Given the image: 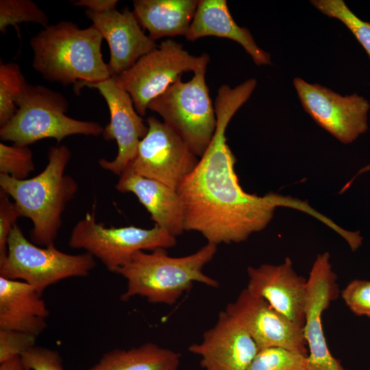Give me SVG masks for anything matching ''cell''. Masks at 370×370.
Instances as JSON below:
<instances>
[{
  "label": "cell",
  "mask_w": 370,
  "mask_h": 370,
  "mask_svg": "<svg viewBox=\"0 0 370 370\" xmlns=\"http://www.w3.org/2000/svg\"><path fill=\"white\" fill-rule=\"evenodd\" d=\"M256 84L252 78L234 88L227 84L219 87L214 105L217 127L212 139L177 189L184 207L185 231L197 232L217 245L241 243L264 230L278 206L322 217L305 201L272 193L249 194L238 182L234 170L236 159L227 144L225 130Z\"/></svg>",
  "instance_id": "obj_1"
},
{
  "label": "cell",
  "mask_w": 370,
  "mask_h": 370,
  "mask_svg": "<svg viewBox=\"0 0 370 370\" xmlns=\"http://www.w3.org/2000/svg\"><path fill=\"white\" fill-rule=\"evenodd\" d=\"M103 39L92 25L81 29L66 21L49 25L29 41L33 67L46 80L72 84L79 95L87 84L111 77L101 54Z\"/></svg>",
  "instance_id": "obj_2"
},
{
  "label": "cell",
  "mask_w": 370,
  "mask_h": 370,
  "mask_svg": "<svg viewBox=\"0 0 370 370\" xmlns=\"http://www.w3.org/2000/svg\"><path fill=\"white\" fill-rule=\"evenodd\" d=\"M44 170L30 179L18 180L0 173L1 190L10 197L21 216L31 220V241L45 247L54 245L62 215L78 185L64 172L71 157L64 145L51 147Z\"/></svg>",
  "instance_id": "obj_3"
},
{
  "label": "cell",
  "mask_w": 370,
  "mask_h": 370,
  "mask_svg": "<svg viewBox=\"0 0 370 370\" xmlns=\"http://www.w3.org/2000/svg\"><path fill=\"white\" fill-rule=\"evenodd\" d=\"M217 249V245L207 243L197 251L182 257L170 256L164 248L136 252L116 272L127 280L121 299L126 301L140 296L151 303L173 305L195 282L217 288L219 282L203 271Z\"/></svg>",
  "instance_id": "obj_4"
},
{
  "label": "cell",
  "mask_w": 370,
  "mask_h": 370,
  "mask_svg": "<svg viewBox=\"0 0 370 370\" xmlns=\"http://www.w3.org/2000/svg\"><path fill=\"white\" fill-rule=\"evenodd\" d=\"M17 112L1 127V139L25 147L53 138L59 143L75 134L97 136L103 127L98 123L79 121L65 114L69 103L58 92L41 85L27 84L16 101Z\"/></svg>",
  "instance_id": "obj_5"
},
{
  "label": "cell",
  "mask_w": 370,
  "mask_h": 370,
  "mask_svg": "<svg viewBox=\"0 0 370 370\" xmlns=\"http://www.w3.org/2000/svg\"><path fill=\"white\" fill-rule=\"evenodd\" d=\"M206 69L200 68L186 82L179 77L148 106L197 157L208 148L217 127L214 106L206 82Z\"/></svg>",
  "instance_id": "obj_6"
},
{
  "label": "cell",
  "mask_w": 370,
  "mask_h": 370,
  "mask_svg": "<svg viewBox=\"0 0 370 370\" xmlns=\"http://www.w3.org/2000/svg\"><path fill=\"white\" fill-rule=\"evenodd\" d=\"M96 266L85 252L69 254L51 245L40 247L30 242L16 224L8 241L6 256L0 260V276L25 282L42 294L48 286L72 277H84Z\"/></svg>",
  "instance_id": "obj_7"
},
{
  "label": "cell",
  "mask_w": 370,
  "mask_h": 370,
  "mask_svg": "<svg viewBox=\"0 0 370 370\" xmlns=\"http://www.w3.org/2000/svg\"><path fill=\"white\" fill-rule=\"evenodd\" d=\"M176 243V237L156 225L151 229L133 225L105 227L97 221L94 207L73 227L69 245L84 249L109 271L116 272L138 251L170 248Z\"/></svg>",
  "instance_id": "obj_8"
},
{
  "label": "cell",
  "mask_w": 370,
  "mask_h": 370,
  "mask_svg": "<svg viewBox=\"0 0 370 370\" xmlns=\"http://www.w3.org/2000/svg\"><path fill=\"white\" fill-rule=\"evenodd\" d=\"M210 57L190 54L183 45L167 39L141 57L132 67L113 77L131 96L138 114L144 116L149 103L162 93L183 73L207 66Z\"/></svg>",
  "instance_id": "obj_9"
},
{
  "label": "cell",
  "mask_w": 370,
  "mask_h": 370,
  "mask_svg": "<svg viewBox=\"0 0 370 370\" xmlns=\"http://www.w3.org/2000/svg\"><path fill=\"white\" fill-rule=\"evenodd\" d=\"M148 131L127 166L136 173L176 190L199 162L184 141L156 117L146 120Z\"/></svg>",
  "instance_id": "obj_10"
},
{
  "label": "cell",
  "mask_w": 370,
  "mask_h": 370,
  "mask_svg": "<svg viewBox=\"0 0 370 370\" xmlns=\"http://www.w3.org/2000/svg\"><path fill=\"white\" fill-rule=\"evenodd\" d=\"M304 110L323 129L343 144H349L368 130L369 102L354 93L343 96L300 77L293 79Z\"/></svg>",
  "instance_id": "obj_11"
},
{
  "label": "cell",
  "mask_w": 370,
  "mask_h": 370,
  "mask_svg": "<svg viewBox=\"0 0 370 370\" xmlns=\"http://www.w3.org/2000/svg\"><path fill=\"white\" fill-rule=\"evenodd\" d=\"M337 276L329 252L318 254L307 279L304 334L309 354V370H349L330 352L322 325V314L339 295Z\"/></svg>",
  "instance_id": "obj_12"
},
{
  "label": "cell",
  "mask_w": 370,
  "mask_h": 370,
  "mask_svg": "<svg viewBox=\"0 0 370 370\" xmlns=\"http://www.w3.org/2000/svg\"><path fill=\"white\" fill-rule=\"evenodd\" d=\"M237 319L259 350L280 347L305 356L308 346L301 327L273 308L264 299L243 289L225 310Z\"/></svg>",
  "instance_id": "obj_13"
},
{
  "label": "cell",
  "mask_w": 370,
  "mask_h": 370,
  "mask_svg": "<svg viewBox=\"0 0 370 370\" xmlns=\"http://www.w3.org/2000/svg\"><path fill=\"white\" fill-rule=\"evenodd\" d=\"M97 88L105 99L110 115V123L103 128L105 140H115L118 146L117 155L111 161L101 158L100 166L115 175H121L135 158L141 139L147 133L148 126L136 112L133 100L113 77L87 84Z\"/></svg>",
  "instance_id": "obj_14"
},
{
  "label": "cell",
  "mask_w": 370,
  "mask_h": 370,
  "mask_svg": "<svg viewBox=\"0 0 370 370\" xmlns=\"http://www.w3.org/2000/svg\"><path fill=\"white\" fill-rule=\"evenodd\" d=\"M188 351L201 357L205 370H247L259 349L241 323L223 310L202 341L190 345Z\"/></svg>",
  "instance_id": "obj_15"
},
{
  "label": "cell",
  "mask_w": 370,
  "mask_h": 370,
  "mask_svg": "<svg viewBox=\"0 0 370 370\" xmlns=\"http://www.w3.org/2000/svg\"><path fill=\"white\" fill-rule=\"evenodd\" d=\"M248 284L251 293L264 299L273 308L297 325L304 327L307 280L299 275L288 257L280 264L248 267Z\"/></svg>",
  "instance_id": "obj_16"
},
{
  "label": "cell",
  "mask_w": 370,
  "mask_h": 370,
  "mask_svg": "<svg viewBox=\"0 0 370 370\" xmlns=\"http://www.w3.org/2000/svg\"><path fill=\"white\" fill-rule=\"evenodd\" d=\"M86 15L109 45L108 67L111 77L129 69L158 46L144 33L133 11L127 8L122 12L114 9L102 13L86 9Z\"/></svg>",
  "instance_id": "obj_17"
},
{
  "label": "cell",
  "mask_w": 370,
  "mask_h": 370,
  "mask_svg": "<svg viewBox=\"0 0 370 370\" xmlns=\"http://www.w3.org/2000/svg\"><path fill=\"white\" fill-rule=\"evenodd\" d=\"M121 193H132L150 214L154 225L176 237L184 231L182 201L176 190L155 180L143 177L127 166L116 185Z\"/></svg>",
  "instance_id": "obj_18"
},
{
  "label": "cell",
  "mask_w": 370,
  "mask_h": 370,
  "mask_svg": "<svg viewBox=\"0 0 370 370\" xmlns=\"http://www.w3.org/2000/svg\"><path fill=\"white\" fill-rule=\"evenodd\" d=\"M49 314L42 294L34 286L0 276V330L37 336L46 328Z\"/></svg>",
  "instance_id": "obj_19"
},
{
  "label": "cell",
  "mask_w": 370,
  "mask_h": 370,
  "mask_svg": "<svg viewBox=\"0 0 370 370\" xmlns=\"http://www.w3.org/2000/svg\"><path fill=\"white\" fill-rule=\"evenodd\" d=\"M206 36L232 40L240 44L256 65L271 64V56L256 43L247 27L233 19L225 0H199L189 30L185 36L195 41Z\"/></svg>",
  "instance_id": "obj_20"
},
{
  "label": "cell",
  "mask_w": 370,
  "mask_h": 370,
  "mask_svg": "<svg viewBox=\"0 0 370 370\" xmlns=\"http://www.w3.org/2000/svg\"><path fill=\"white\" fill-rule=\"evenodd\" d=\"M197 0H135L133 12L140 25L156 41L186 36L194 18Z\"/></svg>",
  "instance_id": "obj_21"
},
{
  "label": "cell",
  "mask_w": 370,
  "mask_h": 370,
  "mask_svg": "<svg viewBox=\"0 0 370 370\" xmlns=\"http://www.w3.org/2000/svg\"><path fill=\"white\" fill-rule=\"evenodd\" d=\"M180 362V354L147 343L129 349L111 350L88 370H178Z\"/></svg>",
  "instance_id": "obj_22"
},
{
  "label": "cell",
  "mask_w": 370,
  "mask_h": 370,
  "mask_svg": "<svg viewBox=\"0 0 370 370\" xmlns=\"http://www.w3.org/2000/svg\"><path fill=\"white\" fill-rule=\"evenodd\" d=\"M27 83L20 66L13 62L0 64V125H5L17 112L16 101Z\"/></svg>",
  "instance_id": "obj_23"
},
{
  "label": "cell",
  "mask_w": 370,
  "mask_h": 370,
  "mask_svg": "<svg viewBox=\"0 0 370 370\" xmlns=\"http://www.w3.org/2000/svg\"><path fill=\"white\" fill-rule=\"evenodd\" d=\"M310 3L323 14L343 23L362 46L370 58V22L358 18L343 0H312Z\"/></svg>",
  "instance_id": "obj_24"
},
{
  "label": "cell",
  "mask_w": 370,
  "mask_h": 370,
  "mask_svg": "<svg viewBox=\"0 0 370 370\" xmlns=\"http://www.w3.org/2000/svg\"><path fill=\"white\" fill-rule=\"evenodd\" d=\"M48 16L32 0H1L0 31L5 34L8 26H16L23 22H32L47 27Z\"/></svg>",
  "instance_id": "obj_25"
},
{
  "label": "cell",
  "mask_w": 370,
  "mask_h": 370,
  "mask_svg": "<svg viewBox=\"0 0 370 370\" xmlns=\"http://www.w3.org/2000/svg\"><path fill=\"white\" fill-rule=\"evenodd\" d=\"M247 370H309L307 356L280 347L259 350Z\"/></svg>",
  "instance_id": "obj_26"
},
{
  "label": "cell",
  "mask_w": 370,
  "mask_h": 370,
  "mask_svg": "<svg viewBox=\"0 0 370 370\" xmlns=\"http://www.w3.org/2000/svg\"><path fill=\"white\" fill-rule=\"evenodd\" d=\"M34 169L32 152L28 147L0 143V173L24 180Z\"/></svg>",
  "instance_id": "obj_27"
},
{
  "label": "cell",
  "mask_w": 370,
  "mask_h": 370,
  "mask_svg": "<svg viewBox=\"0 0 370 370\" xmlns=\"http://www.w3.org/2000/svg\"><path fill=\"white\" fill-rule=\"evenodd\" d=\"M341 297L355 315L370 318V280H352L342 290Z\"/></svg>",
  "instance_id": "obj_28"
},
{
  "label": "cell",
  "mask_w": 370,
  "mask_h": 370,
  "mask_svg": "<svg viewBox=\"0 0 370 370\" xmlns=\"http://www.w3.org/2000/svg\"><path fill=\"white\" fill-rule=\"evenodd\" d=\"M36 337L25 332L0 330V363L21 356L34 347Z\"/></svg>",
  "instance_id": "obj_29"
},
{
  "label": "cell",
  "mask_w": 370,
  "mask_h": 370,
  "mask_svg": "<svg viewBox=\"0 0 370 370\" xmlns=\"http://www.w3.org/2000/svg\"><path fill=\"white\" fill-rule=\"evenodd\" d=\"M8 197L5 193L0 191V260L6 256L10 232L18 218L22 217L16 204Z\"/></svg>",
  "instance_id": "obj_30"
},
{
  "label": "cell",
  "mask_w": 370,
  "mask_h": 370,
  "mask_svg": "<svg viewBox=\"0 0 370 370\" xmlns=\"http://www.w3.org/2000/svg\"><path fill=\"white\" fill-rule=\"evenodd\" d=\"M21 358L32 370H64L59 353L53 349L35 345L23 353Z\"/></svg>",
  "instance_id": "obj_31"
},
{
  "label": "cell",
  "mask_w": 370,
  "mask_h": 370,
  "mask_svg": "<svg viewBox=\"0 0 370 370\" xmlns=\"http://www.w3.org/2000/svg\"><path fill=\"white\" fill-rule=\"evenodd\" d=\"M118 2L117 0H79L73 1V4L86 7L94 12L102 13L116 9Z\"/></svg>",
  "instance_id": "obj_32"
},
{
  "label": "cell",
  "mask_w": 370,
  "mask_h": 370,
  "mask_svg": "<svg viewBox=\"0 0 370 370\" xmlns=\"http://www.w3.org/2000/svg\"><path fill=\"white\" fill-rule=\"evenodd\" d=\"M0 364V370H32L23 363L21 356L14 357Z\"/></svg>",
  "instance_id": "obj_33"
}]
</instances>
